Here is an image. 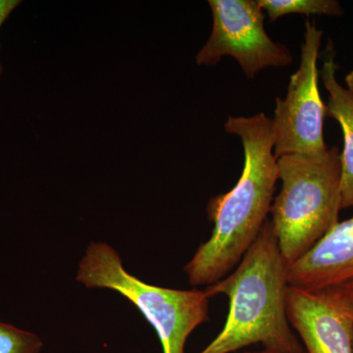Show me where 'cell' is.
I'll list each match as a JSON object with an SVG mask.
<instances>
[{"instance_id":"277c9868","label":"cell","mask_w":353,"mask_h":353,"mask_svg":"<svg viewBox=\"0 0 353 353\" xmlns=\"http://www.w3.org/2000/svg\"><path fill=\"white\" fill-rule=\"evenodd\" d=\"M76 280L88 289L114 290L131 301L157 332L163 353H185L190 334L209 320V297L203 290L148 284L130 274L117 250L103 241L88 246Z\"/></svg>"},{"instance_id":"ba28073f","label":"cell","mask_w":353,"mask_h":353,"mask_svg":"<svg viewBox=\"0 0 353 353\" xmlns=\"http://www.w3.org/2000/svg\"><path fill=\"white\" fill-rule=\"evenodd\" d=\"M290 285L305 290L353 280V217L339 221L301 259L288 268Z\"/></svg>"},{"instance_id":"6da1fadb","label":"cell","mask_w":353,"mask_h":353,"mask_svg":"<svg viewBox=\"0 0 353 353\" xmlns=\"http://www.w3.org/2000/svg\"><path fill=\"white\" fill-rule=\"evenodd\" d=\"M225 131L241 139L245 166L233 189L210 199L212 234L183 267L192 285L215 284L238 266L268 220L279 181L271 118L230 116Z\"/></svg>"},{"instance_id":"30bf717a","label":"cell","mask_w":353,"mask_h":353,"mask_svg":"<svg viewBox=\"0 0 353 353\" xmlns=\"http://www.w3.org/2000/svg\"><path fill=\"white\" fill-rule=\"evenodd\" d=\"M265 15L271 22L290 14L341 16L343 9L336 0H259Z\"/></svg>"},{"instance_id":"8992f818","label":"cell","mask_w":353,"mask_h":353,"mask_svg":"<svg viewBox=\"0 0 353 353\" xmlns=\"http://www.w3.org/2000/svg\"><path fill=\"white\" fill-rule=\"evenodd\" d=\"M208 4L212 31L197 53V65L213 67L224 57H233L252 80L262 70L294 63L289 48L265 31L266 15L259 0H209Z\"/></svg>"},{"instance_id":"7c38bea8","label":"cell","mask_w":353,"mask_h":353,"mask_svg":"<svg viewBox=\"0 0 353 353\" xmlns=\"http://www.w3.org/2000/svg\"><path fill=\"white\" fill-rule=\"evenodd\" d=\"M332 288L336 292L338 296L340 297L341 303L345 306V311H347L348 316H350V321H352L353 347V280L345 283V284Z\"/></svg>"},{"instance_id":"9a60e30c","label":"cell","mask_w":353,"mask_h":353,"mask_svg":"<svg viewBox=\"0 0 353 353\" xmlns=\"http://www.w3.org/2000/svg\"><path fill=\"white\" fill-rule=\"evenodd\" d=\"M245 353H283V352H273V350H262V352H245ZM299 353H307V352H299Z\"/></svg>"},{"instance_id":"52a82bcc","label":"cell","mask_w":353,"mask_h":353,"mask_svg":"<svg viewBox=\"0 0 353 353\" xmlns=\"http://www.w3.org/2000/svg\"><path fill=\"white\" fill-rule=\"evenodd\" d=\"M287 314L307 353H353L352 321L333 288L290 285Z\"/></svg>"},{"instance_id":"8fae6325","label":"cell","mask_w":353,"mask_h":353,"mask_svg":"<svg viewBox=\"0 0 353 353\" xmlns=\"http://www.w3.org/2000/svg\"><path fill=\"white\" fill-rule=\"evenodd\" d=\"M43 347L38 334L0 321V353H41Z\"/></svg>"},{"instance_id":"3957f363","label":"cell","mask_w":353,"mask_h":353,"mask_svg":"<svg viewBox=\"0 0 353 353\" xmlns=\"http://www.w3.org/2000/svg\"><path fill=\"white\" fill-rule=\"evenodd\" d=\"M281 190L272 203L274 234L288 268L339 222L341 210V152L277 158Z\"/></svg>"},{"instance_id":"4fadbf2b","label":"cell","mask_w":353,"mask_h":353,"mask_svg":"<svg viewBox=\"0 0 353 353\" xmlns=\"http://www.w3.org/2000/svg\"><path fill=\"white\" fill-rule=\"evenodd\" d=\"M19 4L20 1H18V0H0V27ZM1 73L2 66L0 63V75H1Z\"/></svg>"},{"instance_id":"5b68a950","label":"cell","mask_w":353,"mask_h":353,"mask_svg":"<svg viewBox=\"0 0 353 353\" xmlns=\"http://www.w3.org/2000/svg\"><path fill=\"white\" fill-rule=\"evenodd\" d=\"M324 32L306 21L301 63L290 76L284 99L276 97L272 120L274 153L319 154L327 150L324 139L326 105L319 92L317 61Z\"/></svg>"},{"instance_id":"5bb4252c","label":"cell","mask_w":353,"mask_h":353,"mask_svg":"<svg viewBox=\"0 0 353 353\" xmlns=\"http://www.w3.org/2000/svg\"><path fill=\"white\" fill-rule=\"evenodd\" d=\"M345 85H347L345 88H347V92H350L353 99V69L345 77Z\"/></svg>"},{"instance_id":"9c48e42d","label":"cell","mask_w":353,"mask_h":353,"mask_svg":"<svg viewBox=\"0 0 353 353\" xmlns=\"http://www.w3.org/2000/svg\"><path fill=\"white\" fill-rule=\"evenodd\" d=\"M324 62L319 71L323 85L328 92L327 116L339 123L343 132V148L341 152V209L353 208V99L336 78L339 65L331 39L325 50Z\"/></svg>"},{"instance_id":"7a4b0ae2","label":"cell","mask_w":353,"mask_h":353,"mask_svg":"<svg viewBox=\"0 0 353 353\" xmlns=\"http://www.w3.org/2000/svg\"><path fill=\"white\" fill-rule=\"evenodd\" d=\"M285 265L271 221L229 275L204 289L211 299L225 296L229 313L222 331L199 353H232L261 343L265 350L304 352L287 314Z\"/></svg>"}]
</instances>
